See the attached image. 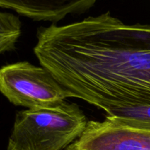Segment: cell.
<instances>
[{"instance_id": "obj_1", "label": "cell", "mask_w": 150, "mask_h": 150, "mask_svg": "<svg viewBox=\"0 0 150 150\" xmlns=\"http://www.w3.org/2000/svg\"><path fill=\"white\" fill-rule=\"evenodd\" d=\"M87 124L83 111L74 103L20 111L7 150H63L80 138Z\"/></svg>"}, {"instance_id": "obj_2", "label": "cell", "mask_w": 150, "mask_h": 150, "mask_svg": "<svg viewBox=\"0 0 150 150\" xmlns=\"http://www.w3.org/2000/svg\"><path fill=\"white\" fill-rule=\"evenodd\" d=\"M0 92L13 105L28 109L57 106L70 98L48 70L26 61L0 68Z\"/></svg>"}, {"instance_id": "obj_3", "label": "cell", "mask_w": 150, "mask_h": 150, "mask_svg": "<svg viewBox=\"0 0 150 150\" xmlns=\"http://www.w3.org/2000/svg\"><path fill=\"white\" fill-rule=\"evenodd\" d=\"M67 150H150V131L105 119L89 121L83 134Z\"/></svg>"}, {"instance_id": "obj_4", "label": "cell", "mask_w": 150, "mask_h": 150, "mask_svg": "<svg viewBox=\"0 0 150 150\" xmlns=\"http://www.w3.org/2000/svg\"><path fill=\"white\" fill-rule=\"evenodd\" d=\"M100 0H0V7L35 21L56 23L68 15L83 14Z\"/></svg>"}, {"instance_id": "obj_5", "label": "cell", "mask_w": 150, "mask_h": 150, "mask_svg": "<svg viewBox=\"0 0 150 150\" xmlns=\"http://www.w3.org/2000/svg\"><path fill=\"white\" fill-rule=\"evenodd\" d=\"M105 119L126 127L150 131V105L114 110Z\"/></svg>"}, {"instance_id": "obj_6", "label": "cell", "mask_w": 150, "mask_h": 150, "mask_svg": "<svg viewBox=\"0 0 150 150\" xmlns=\"http://www.w3.org/2000/svg\"><path fill=\"white\" fill-rule=\"evenodd\" d=\"M21 35V22L16 15L0 12V55L13 51Z\"/></svg>"}]
</instances>
